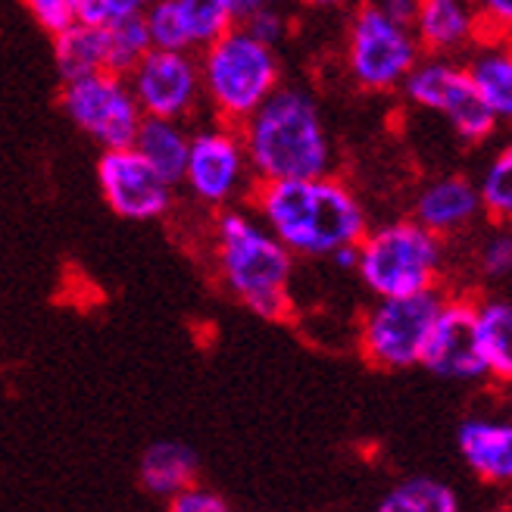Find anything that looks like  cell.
I'll return each instance as SVG.
<instances>
[{
  "instance_id": "obj_24",
  "label": "cell",
  "mask_w": 512,
  "mask_h": 512,
  "mask_svg": "<svg viewBox=\"0 0 512 512\" xmlns=\"http://www.w3.org/2000/svg\"><path fill=\"white\" fill-rule=\"evenodd\" d=\"M478 194L484 216L497 225H512V138L494 150V157L484 163L478 175Z\"/></svg>"
},
{
  "instance_id": "obj_4",
  "label": "cell",
  "mask_w": 512,
  "mask_h": 512,
  "mask_svg": "<svg viewBox=\"0 0 512 512\" xmlns=\"http://www.w3.org/2000/svg\"><path fill=\"white\" fill-rule=\"evenodd\" d=\"M203 110L216 122L241 125L266 104V97L285 85V69L275 47L247 35L241 25L213 44L197 50Z\"/></svg>"
},
{
  "instance_id": "obj_25",
  "label": "cell",
  "mask_w": 512,
  "mask_h": 512,
  "mask_svg": "<svg viewBox=\"0 0 512 512\" xmlns=\"http://www.w3.org/2000/svg\"><path fill=\"white\" fill-rule=\"evenodd\" d=\"M107 29V72L128 75L135 63L150 50V38L141 16H128L104 25Z\"/></svg>"
},
{
  "instance_id": "obj_18",
  "label": "cell",
  "mask_w": 512,
  "mask_h": 512,
  "mask_svg": "<svg viewBox=\"0 0 512 512\" xmlns=\"http://www.w3.org/2000/svg\"><path fill=\"white\" fill-rule=\"evenodd\" d=\"M200 475V459L191 444L185 441H153L144 447L138 459V484L150 497L169 500L172 494L197 484Z\"/></svg>"
},
{
  "instance_id": "obj_26",
  "label": "cell",
  "mask_w": 512,
  "mask_h": 512,
  "mask_svg": "<svg viewBox=\"0 0 512 512\" xmlns=\"http://www.w3.org/2000/svg\"><path fill=\"white\" fill-rule=\"evenodd\" d=\"M141 19H144V29H147L153 50H191L172 0H153Z\"/></svg>"
},
{
  "instance_id": "obj_31",
  "label": "cell",
  "mask_w": 512,
  "mask_h": 512,
  "mask_svg": "<svg viewBox=\"0 0 512 512\" xmlns=\"http://www.w3.org/2000/svg\"><path fill=\"white\" fill-rule=\"evenodd\" d=\"M166 512H232V503H228L219 491L197 481L191 488L172 494L166 500Z\"/></svg>"
},
{
  "instance_id": "obj_23",
  "label": "cell",
  "mask_w": 512,
  "mask_h": 512,
  "mask_svg": "<svg viewBox=\"0 0 512 512\" xmlns=\"http://www.w3.org/2000/svg\"><path fill=\"white\" fill-rule=\"evenodd\" d=\"M172 4L178 19H182V29L194 54L238 25L232 0H172Z\"/></svg>"
},
{
  "instance_id": "obj_13",
  "label": "cell",
  "mask_w": 512,
  "mask_h": 512,
  "mask_svg": "<svg viewBox=\"0 0 512 512\" xmlns=\"http://www.w3.org/2000/svg\"><path fill=\"white\" fill-rule=\"evenodd\" d=\"M422 369L447 381H481L488 378L478 338V300L466 294H444L434 316L428 344L422 350Z\"/></svg>"
},
{
  "instance_id": "obj_11",
  "label": "cell",
  "mask_w": 512,
  "mask_h": 512,
  "mask_svg": "<svg viewBox=\"0 0 512 512\" xmlns=\"http://www.w3.org/2000/svg\"><path fill=\"white\" fill-rule=\"evenodd\" d=\"M138 107L150 119L197 122L203 113L200 63L194 50H147L125 75Z\"/></svg>"
},
{
  "instance_id": "obj_2",
  "label": "cell",
  "mask_w": 512,
  "mask_h": 512,
  "mask_svg": "<svg viewBox=\"0 0 512 512\" xmlns=\"http://www.w3.org/2000/svg\"><path fill=\"white\" fill-rule=\"evenodd\" d=\"M210 263L225 294L253 316L266 322H285L291 316L297 256L256 219L250 207L213 213Z\"/></svg>"
},
{
  "instance_id": "obj_22",
  "label": "cell",
  "mask_w": 512,
  "mask_h": 512,
  "mask_svg": "<svg viewBox=\"0 0 512 512\" xmlns=\"http://www.w3.org/2000/svg\"><path fill=\"white\" fill-rule=\"evenodd\" d=\"M375 512H463L456 491L431 475H413L397 481L375 506Z\"/></svg>"
},
{
  "instance_id": "obj_3",
  "label": "cell",
  "mask_w": 512,
  "mask_h": 512,
  "mask_svg": "<svg viewBox=\"0 0 512 512\" xmlns=\"http://www.w3.org/2000/svg\"><path fill=\"white\" fill-rule=\"evenodd\" d=\"M256 185L297 182L335 172V141L319 100L303 85H278L241 125Z\"/></svg>"
},
{
  "instance_id": "obj_33",
  "label": "cell",
  "mask_w": 512,
  "mask_h": 512,
  "mask_svg": "<svg viewBox=\"0 0 512 512\" xmlns=\"http://www.w3.org/2000/svg\"><path fill=\"white\" fill-rule=\"evenodd\" d=\"M369 4L384 13L388 19L400 22V25H409L413 29V22H416V10H419V0H369Z\"/></svg>"
},
{
  "instance_id": "obj_36",
  "label": "cell",
  "mask_w": 512,
  "mask_h": 512,
  "mask_svg": "<svg viewBox=\"0 0 512 512\" xmlns=\"http://www.w3.org/2000/svg\"><path fill=\"white\" fill-rule=\"evenodd\" d=\"M266 4H275V0H232V7H235V13H238V22H241L244 16H250L253 10L266 7Z\"/></svg>"
},
{
  "instance_id": "obj_20",
  "label": "cell",
  "mask_w": 512,
  "mask_h": 512,
  "mask_svg": "<svg viewBox=\"0 0 512 512\" xmlns=\"http://www.w3.org/2000/svg\"><path fill=\"white\" fill-rule=\"evenodd\" d=\"M54 41V66L63 82L107 72V29L91 22H72Z\"/></svg>"
},
{
  "instance_id": "obj_14",
  "label": "cell",
  "mask_w": 512,
  "mask_h": 512,
  "mask_svg": "<svg viewBox=\"0 0 512 512\" xmlns=\"http://www.w3.org/2000/svg\"><path fill=\"white\" fill-rule=\"evenodd\" d=\"M481 216L484 207H481L478 185L459 172L428 178L413 200V219L444 241L453 235H463Z\"/></svg>"
},
{
  "instance_id": "obj_1",
  "label": "cell",
  "mask_w": 512,
  "mask_h": 512,
  "mask_svg": "<svg viewBox=\"0 0 512 512\" xmlns=\"http://www.w3.org/2000/svg\"><path fill=\"white\" fill-rule=\"evenodd\" d=\"M247 207L300 260H328L369 232L366 203L335 172L297 182H260Z\"/></svg>"
},
{
  "instance_id": "obj_30",
  "label": "cell",
  "mask_w": 512,
  "mask_h": 512,
  "mask_svg": "<svg viewBox=\"0 0 512 512\" xmlns=\"http://www.w3.org/2000/svg\"><path fill=\"white\" fill-rule=\"evenodd\" d=\"M153 0H79V19L91 25H110L128 16H144Z\"/></svg>"
},
{
  "instance_id": "obj_7",
  "label": "cell",
  "mask_w": 512,
  "mask_h": 512,
  "mask_svg": "<svg viewBox=\"0 0 512 512\" xmlns=\"http://www.w3.org/2000/svg\"><path fill=\"white\" fill-rule=\"evenodd\" d=\"M197 207L219 213L250 200L256 178L247 160V147L238 125L200 119L191 125V147L182 185Z\"/></svg>"
},
{
  "instance_id": "obj_34",
  "label": "cell",
  "mask_w": 512,
  "mask_h": 512,
  "mask_svg": "<svg viewBox=\"0 0 512 512\" xmlns=\"http://www.w3.org/2000/svg\"><path fill=\"white\" fill-rule=\"evenodd\" d=\"M331 263H335L341 272H356V244L353 247H341V250H335L328 256Z\"/></svg>"
},
{
  "instance_id": "obj_8",
  "label": "cell",
  "mask_w": 512,
  "mask_h": 512,
  "mask_svg": "<svg viewBox=\"0 0 512 512\" xmlns=\"http://www.w3.org/2000/svg\"><path fill=\"white\" fill-rule=\"evenodd\" d=\"M441 303V288L409 297H375V303L363 313L360 335H356L363 360L381 372L416 369Z\"/></svg>"
},
{
  "instance_id": "obj_17",
  "label": "cell",
  "mask_w": 512,
  "mask_h": 512,
  "mask_svg": "<svg viewBox=\"0 0 512 512\" xmlns=\"http://www.w3.org/2000/svg\"><path fill=\"white\" fill-rule=\"evenodd\" d=\"M469 79L497 122H512V38L484 35L463 63Z\"/></svg>"
},
{
  "instance_id": "obj_28",
  "label": "cell",
  "mask_w": 512,
  "mask_h": 512,
  "mask_svg": "<svg viewBox=\"0 0 512 512\" xmlns=\"http://www.w3.org/2000/svg\"><path fill=\"white\" fill-rule=\"evenodd\" d=\"M238 25L247 35H253L256 41H263L266 47H275V50L285 44L288 35H291V16H288L285 7L278 4V0H275V4H266L260 10H253Z\"/></svg>"
},
{
  "instance_id": "obj_15",
  "label": "cell",
  "mask_w": 512,
  "mask_h": 512,
  "mask_svg": "<svg viewBox=\"0 0 512 512\" xmlns=\"http://www.w3.org/2000/svg\"><path fill=\"white\" fill-rule=\"evenodd\" d=\"M416 41L428 57H456L484 38V25L475 0H419Z\"/></svg>"
},
{
  "instance_id": "obj_32",
  "label": "cell",
  "mask_w": 512,
  "mask_h": 512,
  "mask_svg": "<svg viewBox=\"0 0 512 512\" xmlns=\"http://www.w3.org/2000/svg\"><path fill=\"white\" fill-rule=\"evenodd\" d=\"M484 35L512 38V0H475Z\"/></svg>"
},
{
  "instance_id": "obj_35",
  "label": "cell",
  "mask_w": 512,
  "mask_h": 512,
  "mask_svg": "<svg viewBox=\"0 0 512 512\" xmlns=\"http://www.w3.org/2000/svg\"><path fill=\"white\" fill-rule=\"evenodd\" d=\"M294 4H300L306 10H344V7L360 4V0H294Z\"/></svg>"
},
{
  "instance_id": "obj_6",
  "label": "cell",
  "mask_w": 512,
  "mask_h": 512,
  "mask_svg": "<svg viewBox=\"0 0 512 512\" xmlns=\"http://www.w3.org/2000/svg\"><path fill=\"white\" fill-rule=\"evenodd\" d=\"M422 57L425 54L409 25L378 13L369 0L353 4L344 35V69L356 88L369 94L400 91Z\"/></svg>"
},
{
  "instance_id": "obj_19",
  "label": "cell",
  "mask_w": 512,
  "mask_h": 512,
  "mask_svg": "<svg viewBox=\"0 0 512 512\" xmlns=\"http://www.w3.org/2000/svg\"><path fill=\"white\" fill-rule=\"evenodd\" d=\"M188 147H191V125L188 122L150 119V116L141 119V128L132 141V150L160 178H166L172 188L182 185Z\"/></svg>"
},
{
  "instance_id": "obj_10",
  "label": "cell",
  "mask_w": 512,
  "mask_h": 512,
  "mask_svg": "<svg viewBox=\"0 0 512 512\" xmlns=\"http://www.w3.org/2000/svg\"><path fill=\"white\" fill-rule=\"evenodd\" d=\"M60 110L79 135H85L97 150L132 147L141 128V107L128 88L125 75L94 72L60 85Z\"/></svg>"
},
{
  "instance_id": "obj_5",
  "label": "cell",
  "mask_w": 512,
  "mask_h": 512,
  "mask_svg": "<svg viewBox=\"0 0 512 512\" xmlns=\"http://www.w3.org/2000/svg\"><path fill=\"white\" fill-rule=\"evenodd\" d=\"M447 241L431 235L413 216L369 225L356 244V278L372 297H409L441 288Z\"/></svg>"
},
{
  "instance_id": "obj_21",
  "label": "cell",
  "mask_w": 512,
  "mask_h": 512,
  "mask_svg": "<svg viewBox=\"0 0 512 512\" xmlns=\"http://www.w3.org/2000/svg\"><path fill=\"white\" fill-rule=\"evenodd\" d=\"M478 338L488 378L512 388V300H478Z\"/></svg>"
},
{
  "instance_id": "obj_16",
  "label": "cell",
  "mask_w": 512,
  "mask_h": 512,
  "mask_svg": "<svg viewBox=\"0 0 512 512\" xmlns=\"http://www.w3.org/2000/svg\"><path fill=\"white\" fill-rule=\"evenodd\" d=\"M459 456L484 484H512V416H469L456 431Z\"/></svg>"
},
{
  "instance_id": "obj_12",
  "label": "cell",
  "mask_w": 512,
  "mask_h": 512,
  "mask_svg": "<svg viewBox=\"0 0 512 512\" xmlns=\"http://www.w3.org/2000/svg\"><path fill=\"white\" fill-rule=\"evenodd\" d=\"M97 188L107 207L128 222H160L175 210V191L166 178L153 172L132 147L100 150Z\"/></svg>"
},
{
  "instance_id": "obj_27",
  "label": "cell",
  "mask_w": 512,
  "mask_h": 512,
  "mask_svg": "<svg viewBox=\"0 0 512 512\" xmlns=\"http://www.w3.org/2000/svg\"><path fill=\"white\" fill-rule=\"evenodd\" d=\"M478 272L488 281H503L512 275V225H497L478 244Z\"/></svg>"
},
{
  "instance_id": "obj_29",
  "label": "cell",
  "mask_w": 512,
  "mask_h": 512,
  "mask_svg": "<svg viewBox=\"0 0 512 512\" xmlns=\"http://www.w3.org/2000/svg\"><path fill=\"white\" fill-rule=\"evenodd\" d=\"M22 7L50 38L69 29L72 22H79V0H22Z\"/></svg>"
},
{
  "instance_id": "obj_9",
  "label": "cell",
  "mask_w": 512,
  "mask_h": 512,
  "mask_svg": "<svg viewBox=\"0 0 512 512\" xmlns=\"http://www.w3.org/2000/svg\"><path fill=\"white\" fill-rule=\"evenodd\" d=\"M406 104L441 116L466 144H484L497 132V116L481 104L466 66L456 57H422L403 82Z\"/></svg>"
}]
</instances>
